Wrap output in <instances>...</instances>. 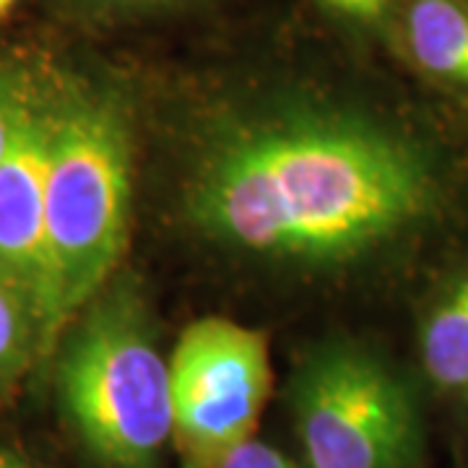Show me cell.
Returning <instances> with one entry per match:
<instances>
[{
	"mask_svg": "<svg viewBox=\"0 0 468 468\" xmlns=\"http://www.w3.org/2000/svg\"><path fill=\"white\" fill-rule=\"evenodd\" d=\"M440 162L349 100L282 89L214 107L196 125L185 224L242 261L338 271L409 239L442 206Z\"/></svg>",
	"mask_w": 468,
	"mask_h": 468,
	"instance_id": "cell-1",
	"label": "cell"
},
{
	"mask_svg": "<svg viewBox=\"0 0 468 468\" xmlns=\"http://www.w3.org/2000/svg\"><path fill=\"white\" fill-rule=\"evenodd\" d=\"M68 14L84 21H128L183 11L201 0H58Z\"/></svg>",
	"mask_w": 468,
	"mask_h": 468,
	"instance_id": "cell-11",
	"label": "cell"
},
{
	"mask_svg": "<svg viewBox=\"0 0 468 468\" xmlns=\"http://www.w3.org/2000/svg\"><path fill=\"white\" fill-rule=\"evenodd\" d=\"M403 39L419 68L468 89L466 0H403Z\"/></svg>",
	"mask_w": 468,
	"mask_h": 468,
	"instance_id": "cell-7",
	"label": "cell"
},
{
	"mask_svg": "<svg viewBox=\"0 0 468 468\" xmlns=\"http://www.w3.org/2000/svg\"><path fill=\"white\" fill-rule=\"evenodd\" d=\"M37 359H45L42 323L29 300L0 276V393H5Z\"/></svg>",
	"mask_w": 468,
	"mask_h": 468,
	"instance_id": "cell-9",
	"label": "cell"
},
{
	"mask_svg": "<svg viewBox=\"0 0 468 468\" xmlns=\"http://www.w3.org/2000/svg\"><path fill=\"white\" fill-rule=\"evenodd\" d=\"M58 401L104 468H156L172 442L169 359L133 279H115L66 328Z\"/></svg>",
	"mask_w": 468,
	"mask_h": 468,
	"instance_id": "cell-3",
	"label": "cell"
},
{
	"mask_svg": "<svg viewBox=\"0 0 468 468\" xmlns=\"http://www.w3.org/2000/svg\"><path fill=\"white\" fill-rule=\"evenodd\" d=\"M133 135V110L120 86L63 66L45 206L55 344L112 279L125 250Z\"/></svg>",
	"mask_w": 468,
	"mask_h": 468,
	"instance_id": "cell-2",
	"label": "cell"
},
{
	"mask_svg": "<svg viewBox=\"0 0 468 468\" xmlns=\"http://www.w3.org/2000/svg\"><path fill=\"white\" fill-rule=\"evenodd\" d=\"M325 8H331L341 16L359 21V24H378L388 16V11L399 0H320Z\"/></svg>",
	"mask_w": 468,
	"mask_h": 468,
	"instance_id": "cell-13",
	"label": "cell"
},
{
	"mask_svg": "<svg viewBox=\"0 0 468 468\" xmlns=\"http://www.w3.org/2000/svg\"><path fill=\"white\" fill-rule=\"evenodd\" d=\"M0 468H37L18 451H11V448H0Z\"/></svg>",
	"mask_w": 468,
	"mask_h": 468,
	"instance_id": "cell-14",
	"label": "cell"
},
{
	"mask_svg": "<svg viewBox=\"0 0 468 468\" xmlns=\"http://www.w3.org/2000/svg\"><path fill=\"white\" fill-rule=\"evenodd\" d=\"M289 406L310 468H417L424 455L414 385L362 344L325 341L307 351Z\"/></svg>",
	"mask_w": 468,
	"mask_h": 468,
	"instance_id": "cell-4",
	"label": "cell"
},
{
	"mask_svg": "<svg viewBox=\"0 0 468 468\" xmlns=\"http://www.w3.org/2000/svg\"><path fill=\"white\" fill-rule=\"evenodd\" d=\"M218 468H297L294 461H289L284 452L276 451L273 445L261 442V440H245L237 445Z\"/></svg>",
	"mask_w": 468,
	"mask_h": 468,
	"instance_id": "cell-12",
	"label": "cell"
},
{
	"mask_svg": "<svg viewBox=\"0 0 468 468\" xmlns=\"http://www.w3.org/2000/svg\"><path fill=\"white\" fill-rule=\"evenodd\" d=\"M45 55L3 50L0 48V159L16 135L18 120L32 97Z\"/></svg>",
	"mask_w": 468,
	"mask_h": 468,
	"instance_id": "cell-10",
	"label": "cell"
},
{
	"mask_svg": "<svg viewBox=\"0 0 468 468\" xmlns=\"http://www.w3.org/2000/svg\"><path fill=\"white\" fill-rule=\"evenodd\" d=\"M271 393L263 331L237 320L190 323L169 356L172 445L180 468H218L250 440Z\"/></svg>",
	"mask_w": 468,
	"mask_h": 468,
	"instance_id": "cell-5",
	"label": "cell"
},
{
	"mask_svg": "<svg viewBox=\"0 0 468 468\" xmlns=\"http://www.w3.org/2000/svg\"><path fill=\"white\" fill-rule=\"evenodd\" d=\"M60 76L63 66L45 58L16 135L0 159V276L34 307L42 323L45 356L55 349L45 206Z\"/></svg>",
	"mask_w": 468,
	"mask_h": 468,
	"instance_id": "cell-6",
	"label": "cell"
},
{
	"mask_svg": "<svg viewBox=\"0 0 468 468\" xmlns=\"http://www.w3.org/2000/svg\"><path fill=\"white\" fill-rule=\"evenodd\" d=\"M16 3H18V0H0V21H5V18L14 14Z\"/></svg>",
	"mask_w": 468,
	"mask_h": 468,
	"instance_id": "cell-15",
	"label": "cell"
},
{
	"mask_svg": "<svg viewBox=\"0 0 468 468\" xmlns=\"http://www.w3.org/2000/svg\"><path fill=\"white\" fill-rule=\"evenodd\" d=\"M427 380L452 401L468 399V273L445 289L421 328Z\"/></svg>",
	"mask_w": 468,
	"mask_h": 468,
	"instance_id": "cell-8",
	"label": "cell"
}]
</instances>
